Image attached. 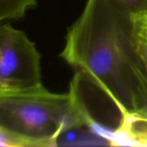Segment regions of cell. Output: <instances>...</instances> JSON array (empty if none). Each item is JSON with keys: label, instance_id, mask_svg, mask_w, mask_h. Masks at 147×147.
I'll return each instance as SVG.
<instances>
[{"label": "cell", "instance_id": "obj_1", "mask_svg": "<svg viewBox=\"0 0 147 147\" xmlns=\"http://www.w3.org/2000/svg\"><path fill=\"white\" fill-rule=\"evenodd\" d=\"M134 16L109 0H87L60 56L84 73L124 115L147 97V76L133 39Z\"/></svg>", "mask_w": 147, "mask_h": 147}, {"label": "cell", "instance_id": "obj_2", "mask_svg": "<svg viewBox=\"0 0 147 147\" xmlns=\"http://www.w3.org/2000/svg\"><path fill=\"white\" fill-rule=\"evenodd\" d=\"M87 126L71 92L57 94L43 86L0 94L1 147L57 146L70 128Z\"/></svg>", "mask_w": 147, "mask_h": 147}, {"label": "cell", "instance_id": "obj_3", "mask_svg": "<svg viewBox=\"0 0 147 147\" xmlns=\"http://www.w3.org/2000/svg\"><path fill=\"white\" fill-rule=\"evenodd\" d=\"M43 86L40 54L26 34L9 23L0 27V94Z\"/></svg>", "mask_w": 147, "mask_h": 147}, {"label": "cell", "instance_id": "obj_4", "mask_svg": "<svg viewBox=\"0 0 147 147\" xmlns=\"http://www.w3.org/2000/svg\"><path fill=\"white\" fill-rule=\"evenodd\" d=\"M116 134L118 146H147V97L137 110L124 115Z\"/></svg>", "mask_w": 147, "mask_h": 147}, {"label": "cell", "instance_id": "obj_5", "mask_svg": "<svg viewBox=\"0 0 147 147\" xmlns=\"http://www.w3.org/2000/svg\"><path fill=\"white\" fill-rule=\"evenodd\" d=\"M133 39L147 76V15L134 16Z\"/></svg>", "mask_w": 147, "mask_h": 147}, {"label": "cell", "instance_id": "obj_6", "mask_svg": "<svg viewBox=\"0 0 147 147\" xmlns=\"http://www.w3.org/2000/svg\"><path fill=\"white\" fill-rule=\"evenodd\" d=\"M35 4L36 0H0V19H19Z\"/></svg>", "mask_w": 147, "mask_h": 147}, {"label": "cell", "instance_id": "obj_7", "mask_svg": "<svg viewBox=\"0 0 147 147\" xmlns=\"http://www.w3.org/2000/svg\"><path fill=\"white\" fill-rule=\"evenodd\" d=\"M133 16L147 15V0H109Z\"/></svg>", "mask_w": 147, "mask_h": 147}]
</instances>
